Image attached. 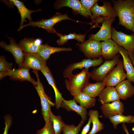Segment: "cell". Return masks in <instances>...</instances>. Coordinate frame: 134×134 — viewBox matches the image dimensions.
<instances>
[{
  "mask_svg": "<svg viewBox=\"0 0 134 134\" xmlns=\"http://www.w3.org/2000/svg\"><path fill=\"white\" fill-rule=\"evenodd\" d=\"M112 2L119 18L118 24L134 33V0H113Z\"/></svg>",
  "mask_w": 134,
  "mask_h": 134,
  "instance_id": "cell-1",
  "label": "cell"
},
{
  "mask_svg": "<svg viewBox=\"0 0 134 134\" xmlns=\"http://www.w3.org/2000/svg\"><path fill=\"white\" fill-rule=\"evenodd\" d=\"M90 72L88 68H84L76 74H72L68 78H66L65 83L66 87L70 94L74 96L82 91L89 83Z\"/></svg>",
  "mask_w": 134,
  "mask_h": 134,
  "instance_id": "cell-2",
  "label": "cell"
},
{
  "mask_svg": "<svg viewBox=\"0 0 134 134\" xmlns=\"http://www.w3.org/2000/svg\"><path fill=\"white\" fill-rule=\"evenodd\" d=\"M65 20H71L75 21L70 18L67 14H62L59 12H57L48 19H43L36 22L32 20L29 21V23L19 28L18 31H19L25 27L32 26L42 28L49 33H56L57 32L54 28V26L57 23Z\"/></svg>",
  "mask_w": 134,
  "mask_h": 134,
  "instance_id": "cell-3",
  "label": "cell"
},
{
  "mask_svg": "<svg viewBox=\"0 0 134 134\" xmlns=\"http://www.w3.org/2000/svg\"><path fill=\"white\" fill-rule=\"evenodd\" d=\"M37 71L33 70L37 78V84L34 86L40 98L41 106V112L45 123L50 121V115L51 112V107L55 105L50 98L45 93L43 84L40 81Z\"/></svg>",
  "mask_w": 134,
  "mask_h": 134,
  "instance_id": "cell-4",
  "label": "cell"
},
{
  "mask_svg": "<svg viewBox=\"0 0 134 134\" xmlns=\"http://www.w3.org/2000/svg\"><path fill=\"white\" fill-rule=\"evenodd\" d=\"M119 57L120 55L117 54L113 59L105 60L99 67L94 68L90 72V78L97 82L103 81L117 65Z\"/></svg>",
  "mask_w": 134,
  "mask_h": 134,
  "instance_id": "cell-5",
  "label": "cell"
},
{
  "mask_svg": "<svg viewBox=\"0 0 134 134\" xmlns=\"http://www.w3.org/2000/svg\"><path fill=\"white\" fill-rule=\"evenodd\" d=\"M112 37L113 40L119 46L128 51L129 54L134 55V33L126 34L118 31L113 27L111 28Z\"/></svg>",
  "mask_w": 134,
  "mask_h": 134,
  "instance_id": "cell-6",
  "label": "cell"
},
{
  "mask_svg": "<svg viewBox=\"0 0 134 134\" xmlns=\"http://www.w3.org/2000/svg\"><path fill=\"white\" fill-rule=\"evenodd\" d=\"M78 46L79 49L88 59H95L102 57L100 41L89 39L78 44Z\"/></svg>",
  "mask_w": 134,
  "mask_h": 134,
  "instance_id": "cell-7",
  "label": "cell"
},
{
  "mask_svg": "<svg viewBox=\"0 0 134 134\" xmlns=\"http://www.w3.org/2000/svg\"><path fill=\"white\" fill-rule=\"evenodd\" d=\"M103 63L102 57L95 59H85L81 61L71 63L68 65L64 70L63 75L65 78H68L72 74L74 70L77 69L88 68L100 65Z\"/></svg>",
  "mask_w": 134,
  "mask_h": 134,
  "instance_id": "cell-8",
  "label": "cell"
},
{
  "mask_svg": "<svg viewBox=\"0 0 134 134\" xmlns=\"http://www.w3.org/2000/svg\"><path fill=\"white\" fill-rule=\"evenodd\" d=\"M6 36L9 40V43L7 44L5 41H2L0 43V47L12 54L19 68L22 67L25 53L13 38Z\"/></svg>",
  "mask_w": 134,
  "mask_h": 134,
  "instance_id": "cell-9",
  "label": "cell"
},
{
  "mask_svg": "<svg viewBox=\"0 0 134 134\" xmlns=\"http://www.w3.org/2000/svg\"><path fill=\"white\" fill-rule=\"evenodd\" d=\"M126 78L122 61L119 59L117 66L108 74L103 80L106 86L114 87Z\"/></svg>",
  "mask_w": 134,
  "mask_h": 134,
  "instance_id": "cell-10",
  "label": "cell"
},
{
  "mask_svg": "<svg viewBox=\"0 0 134 134\" xmlns=\"http://www.w3.org/2000/svg\"><path fill=\"white\" fill-rule=\"evenodd\" d=\"M30 69L22 67L17 69L10 70L6 72H0V79L8 76L11 80L22 81H28L32 83L34 86H35L37 82L31 75L29 72Z\"/></svg>",
  "mask_w": 134,
  "mask_h": 134,
  "instance_id": "cell-11",
  "label": "cell"
},
{
  "mask_svg": "<svg viewBox=\"0 0 134 134\" xmlns=\"http://www.w3.org/2000/svg\"><path fill=\"white\" fill-rule=\"evenodd\" d=\"M91 12L93 14L92 22L97 19L101 17L105 18L108 17L115 18L117 16L116 11L110 2L107 1L103 2V5L100 6L96 3L91 8Z\"/></svg>",
  "mask_w": 134,
  "mask_h": 134,
  "instance_id": "cell-12",
  "label": "cell"
},
{
  "mask_svg": "<svg viewBox=\"0 0 134 134\" xmlns=\"http://www.w3.org/2000/svg\"><path fill=\"white\" fill-rule=\"evenodd\" d=\"M114 17H108L104 19L101 23V26L99 31L95 34L91 35L90 40L105 41L111 39L112 37L111 25L115 20Z\"/></svg>",
  "mask_w": 134,
  "mask_h": 134,
  "instance_id": "cell-13",
  "label": "cell"
},
{
  "mask_svg": "<svg viewBox=\"0 0 134 134\" xmlns=\"http://www.w3.org/2000/svg\"><path fill=\"white\" fill-rule=\"evenodd\" d=\"M67 7L71 8L74 11L86 17H90L93 20L91 13L86 11L84 8L80 1L78 0H60L56 1L55 3L54 7L56 9Z\"/></svg>",
  "mask_w": 134,
  "mask_h": 134,
  "instance_id": "cell-14",
  "label": "cell"
},
{
  "mask_svg": "<svg viewBox=\"0 0 134 134\" xmlns=\"http://www.w3.org/2000/svg\"><path fill=\"white\" fill-rule=\"evenodd\" d=\"M101 44L102 56L105 60L114 59L122 48L111 39L101 42Z\"/></svg>",
  "mask_w": 134,
  "mask_h": 134,
  "instance_id": "cell-15",
  "label": "cell"
},
{
  "mask_svg": "<svg viewBox=\"0 0 134 134\" xmlns=\"http://www.w3.org/2000/svg\"><path fill=\"white\" fill-rule=\"evenodd\" d=\"M46 61L36 53H25L23 67L31 68L34 70L40 71L47 66Z\"/></svg>",
  "mask_w": 134,
  "mask_h": 134,
  "instance_id": "cell-16",
  "label": "cell"
},
{
  "mask_svg": "<svg viewBox=\"0 0 134 134\" xmlns=\"http://www.w3.org/2000/svg\"><path fill=\"white\" fill-rule=\"evenodd\" d=\"M100 108L104 117L108 118L117 114H122L124 111V105L120 100L102 104Z\"/></svg>",
  "mask_w": 134,
  "mask_h": 134,
  "instance_id": "cell-17",
  "label": "cell"
},
{
  "mask_svg": "<svg viewBox=\"0 0 134 134\" xmlns=\"http://www.w3.org/2000/svg\"><path fill=\"white\" fill-rule=\"evenodd\" d=\"M40 71L46 78L49 84L52 87L54 90L55 97V105L56 108L59 109L61 107L64 98L56 86L55 80L49 68L47 66L43 67Z\"/></svg>",
  "mask_w": 134,
  "mask_h": 134,
  "instance_id": "cell-18",
  "label": "cell"
},
{
  "mask_svg": "<svg viewBox=\"0 0 134 134\" xmlns=\"http://www.w3.org/2000/svg\"><path fill=\"white\" fill-rule=\"evenodd\" d=\"M41 42L39 39L25 38L20 40L18 44L25 53H35L39 51Z\"/></svg>",
  "mask_w": 134,
  "mask_h": 134,
  "instance_id": "cell-19",
  "label": "cell"
},
{
  "mask_svg": "<svg viewBox=\"0 0 134 134\" xmlns=\"http://www.w3.org/2000/svg\"><path fill=\"white\" fill-rule=\"evenodd\" d=\"M120 99L126 100L134 95V86L132 82L124 80L117 84L115 87Z\"/></svg>",
  "mask_w": 134,
  "mask_h": 134,
  "instance_id": "cell-20",
  "label": "cell"
},
{
  "mask_svg": "<svg viewBox=\"0 0 134 134\" xmlns=\"http://www.w3.org/2000/svg\"><path fill=\"white\" fill-rule=\"evenodd\" d=\"M61 107L69 111H73L80 115L82 120L85 121L87 120V108L76 103L74 99L67 100L63 99Z\"/></svg>",
  "mask_w": 134,
  "mask_h": 134,
  "instance_id": "cell-21",
  "label": "cell"
},
{
  "mask_svg": "<svg viewBox=\"0 0 134 134\" xmlns=\"http://www.w3.org/2000/svg\"><path fill=\"white\" fill-rule=\"evenodd\" d=\"M12 5L15 6L17 8L21 16V22L19 28L23 26L24 22H26V19L27 18L29 21L32 20L31 14L33 13L37 12L41 10L40 9L35 10H30L28 9L25 6L23 2L18 0H9Z\"/></svg>",
  "mask_w": 134,
  "mask_h": 134,
  "instance_id": "cell-22",
  "label": "cell"
},
{
  "mask_svg": "<svg viewBox=\"0 0 134 134\" xmlns=\"http://www.w3.org/2000/svg\"><path fill=\"white\" fill-rule=\"evenodd\" d=\"M99 101L102 105L120 99L115 87L106 86L99 96Z\"/></svg>",
  "mask_w": 134,
  "mask_h": 134,
  "instance_id": "cell-23",
  "label": "cell"
},
{
  "mask_svg": "<svg viewBox=\"0 0 134 134\" xmlns=\"http://www.w3.org/2000/svg\"><path fill=\"white\" fill-rule=\"evenodd\" d=\"M123 58L124 69L126 70L127 79L134 83V67L129 56V53L122 47L119 52Z\"/></svg>",
  "mask_w": 134,
  "mask_h": 134,
  "instance_id": "cell-24",
  "label": "cell"
},
{
  "mask_svg": "<svg viewBox=\"0 0 134 134\" xmlns=\"http://www.w3.org/2000/svg\"><path fill=\"white\" fill-rule=\"evenodd\" d=\"M70 47H55L50 46L47 44L41 45L39 52L36 53L44 59L47 61L52 54L61 51H71Z\"/></svg>",
  "mask_w": 134,
  "mask_h": 134,
  "instance_id": "cell-25",
  "label": "cell"
},
{
  "mask_svg": "<svg viewBox=\"0 0 134 134\" xmlns=\"http://www.w3.org/2000/svg\"><path fill=\"white\" fill-rule=\"evenodd\" d=\"M105 86L103 81L94 83H89L82 91L92 97L95 98L99 96Z\"/></svg>",
  "mask_w": 134,
  "mask_h": 134,
  "instance_id": "cell-26",
  "label": "cell"
},
{
  "mask_svg": "<svg viewBox=\"0 0 134 134\" xmlns=\"http://www.w3.org/2000/svg\"><path fill=\"white\" fill-rule=\"evenodd\" d=\"M73 96V99L80 105L87 109L94 106L96 100L95 98L92 97L82 91L78 93Z\"/></svg>",
  "mask_w": 134,
  "mask_h": 134,
  "instance_id": "cell-27",
  "label": "cell"
},
{
  "mask_svg": "<svg viewBox=\"0 0 134 134\" xmlns=\"http://www.w3.org/2000/svg\"><path fill=\"white\" fill-rule=\"evenodd\" d=\"M88 114L91 119L93 126L91 130L88 134H96L103 130L104 128V124L99 120L98 111L96 110H91Z\"/></svg>",
  "mask_w": 134,
  "mask_h": 134,
  "instance_id": "cell-28",
  "label": "cell"
},
{
  "mask_svg": "<svg viewBox=\"0 0 134 134\" xmlns=\"http://www.w3.org/2000/svg\"><path fill=\"white\" fill-rule=\"evenodd\" d=\"M56 34L60 38L57 41V42L58 44L61 45L67 43L68 40L70 39H74L78 42L82 43L85 41L86 34H77L75 33H70L68 34H63L61 33H57Z\"/></svg>",
  "mask_w": 134,
  "mask_h": 134,
  "instance_id": "cell-29",
  "label": "cell"
},
{
  "mask_svg": "<svg viewBox=\"0 0 134 134\" xmlns=\"http://www.w3.org/2000/svg\"><path fill=\"white\" fill-rule=\"evenodd\" d=\"M50 121L52 124L55 134H60L65 124L60 115H54L52 112L50 115Z\"/></svg>",
  "mask_w": 134,
  "mask_h": 134,
  "instance_id": "cell-30",
  "label": "cell"
},
{
  "mask_svg": "<svg viewBox=\"0 0 134 134\" xmlns=\"http://www.w3.org/2000/svg\"><path fill=\"white\" fill-rule=\"evenodd\" d=\"M133 117L132 115L125 116L121 114L114 115L108 118L112 123L114 128L116 129L117 126L120 123H131Z\"/></svg>",
  "mask_w": 134,
  "mask_h": 134,
  "instance_id": "cell-31",
  "label": "cell"
},
{
  "mask_svg": "<svg viewBox=\"0 0 134 134\" xmlns=\"http://www.w3.org/2000/svg\"><path fill=\"white\" fill-rule=\"evenodd\" d=\"M85 122L81 120L77 126L73 124L69 125L65 124L62 130V134H77L80 131L81 128Z\"/></svg>",
  "mask_w": 134,
  "mask_h": 134,
  "instance_id": "cell-32",
  "label": "cell"
},
{
  "mask_svg": "<svg viewBox=\"0 0 134 134\" xmlns=\"http://www.w3.org/2000/svg\"><path fill=\"white\" fill-rule=\"evenodd\" d=\"M13 64L7 62L4 56H2L0 57V71L4 72L10 70L12 69Z\"/></svg>",
  "mask_w": 134,
  "mask_h": 134,
  "instance_id": "cell-33",
  "label": "cell"
},
{
  "mask_svg": "<svg viewBox=\"0 0 134 134\" xmlns=\"http://www.w3.org/2000/svg\"><path fill=\"white\" fill-rule=\"evenodd\" d=\"M36 134H55L52 123L50 122L45 123L44 127L38 130Z\"/></svg>",
  "mask_w": 134,
  "mask_h": 134,
  "instance_id": "cell-34",
  "label": "cell"
},
{
  "mask_svg": "<svg viewBox=\"0 0 134 134\" xmlns=\"http://www.w3.org/2000/svg\"><path fill=\"white\" fill-rule=\"evenodd\" d=\"M98 0H81L80 2L85 9L88 12L91 13V9Z\"/></svg>",
  "mask_w": 134,
  "mask_h": 134,
  "instance_id": "cell-35",
  "label": "cell"
},
{
  "mask_svg": "<svg viewBox=\"0 0 134 134\" xmlns=\"http://www.w3.org/2000/svg\"><path fill=\"white\" fill-rule=\"evenodd\" d=\"M5 127L3 134H8L9 129L12 123V118L11 116L7 114L4 117Z\"/></svg>",
  "mask_w": 134,
  "mask_h": 134,
  "instance_id": "cell-36",
  "label": "cell"
},
{
  "mask_svg": "<svg viewBox=\"0 0 134 134\" xmlns=\"http://www.w3.org/2000/svg\"><path fill=\"white\" fill-rule=\"evenodd\" d=\"M91 123V119L89 117L87 123L83 128L80 134H87L89 131Z\"/></svg>",
  "mask_w": 134,
  "mask_h": 134,
  "instance_id": "cell-37",
  "label": "cell"
},
{
  "mask_svg": "<svg viewBox=\"0 0 134 134\" xmlns=\"http://www.w3.org/2000/svg\"><path fill=\"white\" fill-rule=\"evenodd\" d=\"M122 127L124 130L126 134H129L127 128L124 123H123Z\"/></svg>",
  "mask_w": 134,
  "mask_h": 134,
  "instance_id": "cell-38",
  "label": "cell"
},
{
  "mask_svg": "<svg viewBox=\"0 0 134 134\" xmlns=\"http://www.w3.org/2000/svg\"><path fill=\"white\" fill-rule=\"evenodd\" d=\"M129 56L134 67V55L131 54H129Z\"/></svg>",
  "mask_w": 134,
  "mask_h": 134,
  "instance_id": "cell-39",
  "label": "cell"
},
{
  "mask_svg": "<svg viewBox=\"0 0 134 134\" xmlns=\"http://www.w3.org/2000/svg\"><path fill=\"white\" fill-rule=\"evenodd\" d=\"M131 123H134V116L132 120Z\"/></svg>",
  "mask_w": 134,
  "mask_h": 134,
  "instance_id": "cell-40",
  "label": "cell"
},
{
  "mask_svg": "<svg viewBox=\"0 0 134 134\" xmlns=\"http://www.w3.org/2000/svg\"><path fill=\"white\" fill-rule=\"evenodd\" d=\"M132 130L134 132V127H133L132 128Z\"/></svg>",
  "mask_w": 134,
  "mask_h": 134,
  "instance_id": "cell-41",
  "label": "cell"
},
{
  "mask_svg": "<svg viewBox=\"0 0 134 134\" xmlns=\"http://www.w3.org/2000/svg\"></svg>",
  "mask_w": 134,
  "mask_h": 134,
  "instance_id": "cell-42",
  "label": "cell"
}]
</instances>
